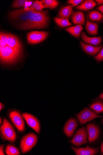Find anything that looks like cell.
I'll return each instance as SVG.
<instances>
[{"instance_id":"obj_38","label":"cell","mask_w":103,"mask_h":155,"mask_svg":"<svg viewBox=\"0 0 103 155\" xmlns=\"http://www.w3.org/2000/svg\"><path fill=\"white\" fill-rule=\"evenodd\" d=\"M0 120H0V124L1 125L2 123V119L1 117L0 118Z\"/></svg>"},{"instance_id":"obj_7","label":"cell","mask_w":103,"mask_h":155,"mask_svg":"<svg viewBox=\"0 0 103 155\" xmlns=\"http://www.w3.org/2000/svg\"><path fill=\"white\" fill-rule=\"evenodd\" d=\"M101 117L96 114L93 110L87 108L83 110L77 115L79 123L81 125L95 119Z\"/></svg>"},{"instance_id":"obj_9","label":"cell","mask_w":103,"mask_h":155,"mask_svg":"<svg viewBox=\"0 0 103 155\" xmlns=\"http://www.w3.org/2000/svg\"><path fill=\"white\" fill-rule=\"evenodd\" d=\"M48 35V33L47 32L33 31L28 33L27 37L28 43L35 44L45 40Z\"/></svg>"},{"instance_id":"obj_27","label":"cell","mask_w":103,"mask_h":155,"mask_svg":"<svg viewBox=\"0 0 103 155\" xmlns=\"http://www.w3.org/2000/svg\"><path fill=\"white\" fill-rule=\"evenodd\" d=\"M8 33L1 32L0 34V47H5L7 45Z\"/></svg>"},{"instance_id":"obj_15","label":"cell","mask_w":103,"mask_h":155,"mask_svg":"<svg viewBox=\"0 0 103 155\" xmlns=\"http://www.w3.org/2000/svg\"><path fill=\"white\" fill-rule=\"evenodd\" d=\"M82 39L85 43L87 44H90L96 46L99 45L102 41V38L101 36L91 38L88 37L84 32L81 35Z\"/></svg>"},{"instance_id":"obj_8","label":"cell","mask_w":103,"mask_h":155,"mask_svg":"<svg viewBox=\"0 0 103 155\" xmlns=\"http://www.w3.org/2000/svg\"><path fill=\"white\" fill-rule=\"evenodd\" d=\"M87 132L85 127L79 129L72 139L71 143L77 147L85 144L87 142Z\"/></svg>"},{"instance_id":"obj_5","label":"cell","mask_w":103,"mask_h":155,"mask_svg":"<svg viewBox=\"0 0 103 155\" xmlns=\"http://www.w3.org/2000/svg\"><path fill=\"white\" fill-rule=\"evenodd\" d=\"M35 12L29 7L16 9L10 12L9 17L12 19H19L25 22L30 18Z\"/></svg>"},{"instance_id":"obj_20","label":"cell","mask_w":103,"mask_h":155,"mask_svg":"<svg viewBox=\"0 0 103 155\" xmlns=\"http://www.w3.org/2000/svg\"><path fill=\"white\" fill-rule=\"evenodd\" d=\"M83 28L81 25L71 26L66 28V30L72 35L76 37H79Z\"/></svg>"},{"instance_id":"obj_37","label":"cell","mask_w":103,"mask_h":155,"mask_svg":"<svg viewBox=\"0 0 103 155\" xmlns=\"http://www.w3.org/2000/svg\"><path fill=\"white\" fill-rule=\"evenodd\" d=\"M99 97L103 100V93L100 95Z\"/></svg>"},{"instance_id":"obj_34","label":"cell","mask_w":103,"mask_h":155,"mask_svg":"<svg viewBox=\"0 0 103 155\" xmlns=\"http://www.w3.org/2000/svg\"><path fill=\"white\" fill-rule=\"evenodd\" d=\"M97 9L98 10L101 11V12L103 13V5L100 7H98Z\"/></svg>"},{"instance_id":"obj_18","label":"cell","mask_w":103,"mask_h":155,"mask_svg":"<svg viewBox=\"0 0 103 155\" xmlns=\"http://www.w3.org/2000/svg\"><path fill=\"white\" fill-rule=\"evenodd\" d=\"M72 5H68L63 7L59 12L58 16L60 18L69 19L73 13Z\"/></svg>"},{"instance_id":"obj_24","label":"cell","mask_w":103,"mask_h":155,"mask_svg":"<svg viewBox=\"0 0 103 155\" xmlns=\"http://www.w3.org/2000/svg\"><path fill=\"white\" fill-rule=\"evenodd\" d=\"M29 8L36 12H41L42 10L45 8L43 5L42 1H36L33 2Z\"/></svg>"},{"instance_id":"obj_30","label":"cell","mask_w":103,"mask_h":155,"mask_svg":"<svg viewBox=\"0 0 103 155\" xmlns=\"http://www.w3.org/2000/svg\"><path fill=\"white\" fill-rule=\"evenodd\" d=\"M83 1V0H69L67 3L72 5L73 7H75Z\"/></svg>"},{"instance_id":"obj_14","label":"cell","mask_w":103,"mask_h":155,"mask_svg":"<svg viewBox=\"0 0 103 155\" xmlns=\"http://www.w3.org/2000/svg\"><path fill=\"white\" fill-rule=\"evenodd\" d=\"M77 155H94L98 152V148H92L87 146L85 148H77L72 146L71 147Z\"/></svg>"},{"instance_id":"obj_36","label":"cell","mask_w":103,"mask_h":155,"mask_svg":"<svg viewBox=\"0 0 103 155\" xmlns=\"http://www.w3.org/2000/svg\"><path fill=\"white\" fill-rule=\"evenodd\" d=\"M101 152L103 153V142L101 146Z\"/></svg>"},{"instance_id":"obj_10","label":"cell","mask_w":103,"mask_h":155,"mask_svg":"<svg viewBox=\"0 0 103 155\" xmlns=\"http://www.w3.org/2000/svg\"><path fill=\"white\" fill-rule=\"evenodd\" d=\"M22 116L25 120L28 126L37 134H39L40 125L38 119L33 115L27 113L23 114Z\"/></svg>"},{"instance_id":"obj_39","label":"cell","mask_w":103,"mask_h":155,"mask_svg":"<svg viewBox=\"0 0 103 155\" xmlns=\"http://www.w3.org/2000/svg\"><path fill=\"white\" fill-rule=\"evenodd\" d=\"M102 122H103V119Z\"/></svg>"},{"instance_id":"obj_12","label":"cell","mask_w":103,"mask_h":155,"mask_svg":"<svg viewBox=\"0 0 103 155\" xmlns=\"http://www.w3.org/2000/svg\"><path fill=\"white\" fill-rule=\"evenodd\" d=\"M78 126L77 120L75 118H70L65 125L64 130V133L67 137H71Z\"/></svg>"},{"instance_id":"obj_1","label":"cell","mask_w":103,"mask_h":155,"mask_svg":"<svg viewBox=\"0 0 103 155\" xmlns=\"http://www.w3.org/2000/svg\"><path fill=\"white\" fill-rule=\"evenodd\" d=\"M49 19L47 11H36L28 20L20 25V28L23 30L42 29L48 25Z\"/></svg>"},{"instance_id":"obj_33","label":"cell","mask_w":103,"mask_h":155,"mask_svg":"<svg viewBox=\"0 0 103 155\" xmlns=\"http://www.w3.org/2000/svg\"><path fill=\"white\" fill-rule=\"evenodd\" d=\"M96 1L97 2V3L99 5L103 4V1H99V0H96Z\"/></svg>"},{"instance_id":"obj_21","label":"cell","mask_w":103,"mask_h":155,"mask_svg":"<svg viewBox=\"0 0 103 155\" xmlns=\"http://www.w3.org/2000/svg\"><path fill=\"white\" fill-rule=\"evenodd\" d=\"M98 24L87 21L85 28L88 33L92 35H97L98 32Z\"/></svg>"},{"instance_id":"obj_13","label":"cell","mask_w":103,"mask_h":155,"mask_svg":"<svg viewBox=\"0 0 103 155\" xmlns=\"http://www.w3.org/2000/svg\"><path fill=\"white\" fill-rule=\"evenodd\" d=\"M7 45L14 50L21 52L22 45L18 38L11 34L8 33Z\"/></svg>"},{"instance_id":"obj_35","label":"cell","mask_w":103,"mask_h":155,"mask_svg":"<svg viewBox=\"0 0 103 155\" xmlns=\"http://www.w3.org/2000/svg\"><path fill=\"white\" fill-rule=\"evenodd\" d=\"M4 105L1 103H0V110L1 111L4 108Z\"/></svg>"},{"instance_id":"obj_22","label":"cell","mask_w":103,"mask_h":155,"mask_svg":"<svg viewBox=\"0 0 103 155\" xmlns=\"http://www.w3.org/2000/svg\"><path fill=\"white\" fill-rule=\"evenodd\" d=\"M88 16L92 21H98L103 19V15L100 12L97 11H93L88 13Z\"/></svg>"},{"instance_id":"obj_16","label":"cell","mask_w":103,"mask_h":155,"mask_svg":"<svg viewBox=\"0 0 103 155\" xmlns=\"http://www.w3.org/2000/svg\"><path fill=\"white\" fill-rule=\"evenodd\" d=\"M72 22L75 25H83L85 23V16L82 11L75 12L72 16Z\"/></svg>"},{"instance_id":"obj_25","label":"cell","mask_w":103,"mask_h":155,"mask_svg":"<svg viewBox=\"0 0 103 155\" xmlns=\"http://www.w3.org/2000/svg\"><path fill=\"white\" fill-rule=\"evenodd\" d=\"M5 152L6 154L8 155H18L21 154L17 148L10 144L7 146Z\"/></svg>"},{"instance_id":"obj_26","label":"cell","mask_w":103,"mask_h":155,"mask_svg":"<svg viewBox=\"0 0 103 155\" xmlns=\"http://www.w3.org/2000/svg\"><path fill=\"white\" fill-rule=\"evenodd\" d=\"M53 19L57 24L61 27H64L72 25L68 19L59 18H55Z\"/></svg>"},{"instance_id":"obj_2","label":"cell","mask_w":103,"mask_h":155,"mask_svg":"<svg viewBox=\"0 0 103 155\" xmlns=\"http://www.w3.org/2000/svg\"><path fill=\"white\" fill-rule=\"evenodd\" d=\"M22 52L7 45L0 47V56L1 63L4 64H12L19 59Z\"/></svg>"},{"instance_id":"obj_19","label":"cell","mask_w":103,"mask_h":155,"mask_svg":"<svg viewBox=\"0 0 103 155\" xmlns=\"http://www.w3.org/2000/svg\"><path fill=\"white\" fill-rule=\"evenodd\" d=\"M97 5L96 3L93 0H86L76 8L77 9L87 11L93 8Z\"/></svg>"},{"instance_id":"obj_17","label":"cell","mask_w":103,"mask_h":155,"mask_svg":"<svg viewBox=\"0 0 103 155\" xmlns=\"http://www.w3.org/2000/svg\"><path fill=\"white\" fill-rule=\"evenodd\" d=\"M81 47L84 51L88 54L94 55L98 53L102 47V45L98 47H94L91 45H86L81 42Z\"/></svg>"},{"instance_id":"obj_32","label":"cell","mask_w":103,"mask_h":155,"mask_svg":"<svg viewBox=\"0 0 103 155\" xmlns=\"http://www.w3.org/2000/svg\"><path fill=\"white\" fill-rule=\"evenodd\" d=\"M4 145H1L0 147V155H5L4 152Z\"/></svg>"},{"instance_id":"obj_31","label":"cell","mask_w":103,"mask_h":155,"mask_svg":"<svg viewBox=\"0 0 103 155\" xmlns=\"http://www.w3.org/2000/svg\"><path fill=\"white\" fill-rule=\"evenodd\" d=\"M95 58L98 61H103V47L100 52L97 55L95 56Z\"/></svg>"},{"instance_id":"obj_11","label":"cell","mask_w":103,"mask_h":155,"mask_svg":"<svg viewBox=\"0 0 103 155\" xmlns=\"http://www.w3.org/2000/svg\"><path fill=\"white\" fill-rule=\"evenodd\" d=\"M86 129L89 142H94L99 136V130L98 127L94 124L89 123L87 125Z\"/></svg>"},{"instance_id":"obj_3","label":"cell","mask_w":103,"mask_h":155,"mask_svg":"<svg viewBox=\"0 0 103 155\" xmlns=\"http://www.w3.org/2000/svg\"><path fill=\"white\" fill-rule=\"evenodd\" d=\"M1 134L3 142L9 141L13 143L16 140L17 135L13 126L5 118H4L3 124L0 128Z\"/></svg>"},{"instance_id":"obj_6","label":"cell","mask_w":103,"mask_h":155,"mask_svg":"<svg viewBox=\"0 0 103 155\" xmlns=\"http://www.w3.org/2000/svg\"><path fill=\"white\" fill-rule=\"evenodd\" d=\"M8 116L12 122L21 132L25 130V124L24 119L19 112L12 110L9 113Z\"/></svg>"},{"instance_id":"obj_29","label":"cell","mask_w":103,"mask_h":155,"mask_svg":"<svg viewBox=\"0 0 103 155\" xmlns=\"http://www.w3.org/2000/svg\"><path fill=\"white\" fill-rule=\"evenodd\" d=\"M30 1L28 0H16L13 3L12 8H21L25 6L26 3Z\"/></svg>"},{"instance_id":"obj_28","label":"cell","mask_w":103,"mask_h":155,"mask_svg":"<svg viewBox=\"0 0 103 155\" xmlns=\"http://www.w3.org/2000/svg\"><path fill=\"white\" fill-rule=\"evenodd\" d=\"M90 108L97 113L103 112V104L101 102H97L92 104Z\"/></svg>"},{"instance_id":"obj_23","label":"cell","mask_w":103,"mask_h":155,"mask_svg":"<svg viewBox=\"0 0 103 155\" xmlns=\"http://www.w3.org/2000/svg\"><path fill=\"white\" fill-rule=\"evenodd\" d=\"M43 5L45 8H49L50 9L54 8L59 5V2L56 0H42Z\"/></svg>"},{"instance_id":"obj_4","label":"cell","mask_w":103,"mask_h":155,"mask_svg":"<svg viewBox=\"0 0 103 155\" xmlns=\"http://www.w3.org/2000/svg\"><path fill=\"white\" fill-rule=\"evenodd\" d=\"M37 140V136L34 133H29L24 136L20 145L22 153H25L31 150L36 145Z\"/></svg>"}]
</instances>
